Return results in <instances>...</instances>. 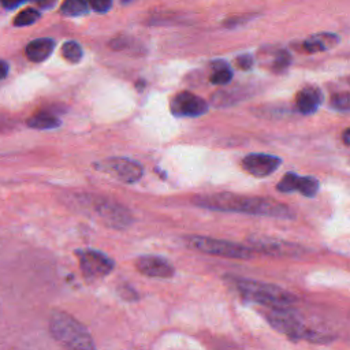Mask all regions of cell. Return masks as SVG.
Here are the masks:
<instances>
[{
    "label": "cell",
    "instance_id": "44dd1931",
    "mask_svg": "<svg viewBox=\"0 0 350 350\" xmlns=\"http://www.w3.org/2000/svg\"><path fill=\"white\" fill-rule=\"evenodd\" d=\"M40 18V14L37 10L34 8H26L23 11H21L15 19H14V25L21 27V26H27V25H33L37 19Z\"/></svg>",
    "mask_w": 350,
    "mask_h": 350
},
{
    "label": "cell",
    "instance_id": "4316f807",
    "mask_svg": "<svg viewBox=\"0 0 350 350\" xmlns=\"http://www.w3.org/2000/svg\"><path fill=\"white\" fill-rule=\"evenodd\" d=\"M120 294L123 298H126L127 301H131V299H135L137 298V293L134 290L130 288V286H123V290H120Z\"/></svg>",
    "mask_w": 350,
    "mask_h": 350
},
{
    "label": "cell",
    "instance_id": "9c48e42d",
    "mask_svg": "<svg viewBox=\"0 0 350 350\" xmlns=\"http://www.w3.org/2000/svg\"><path fill=\"white\" fill-rule=\"evenodd\" d=\"M280 157L267 153H250L242 160L243 170L256 178H265L273 174L280 167Z\"/></svg>",
    "mask_w": 350,
    "mask_h": 350
},
{
    "label": "cell",
    "instance_id": "5b68a950",
    "mask_svg": "<svg viewBox=\"0 0 350 350\" xmlns=\"http://www.w3.org/2000/svg\"><path fill=\"white\" fill-rule=\"evenodd\" d=\"M265 317L276 331L284 334L291 339H306L312 342H324L328 339L325 335L306 328L286 309H272L271 312L265 313Z\"/></svg>",
    "mask_w": 350,
    "mask_h": 350
},
{
    "label": "cell",
    "instance_id": "cb8c5ba5",
    "mask_svg": "<svg viewBox=\"0 0 350 350\" xmlns=\"http://www.w3.org/2000/svg\"><path fill=\"white\" fill-rule=\"evenodd\" d=\"M290 63H291V55H290L287 51L282 49V51H279V52L275 55V57H273L272 70H273L275 72H283V71L287 70V67L290 66Z\"/></svg>",
    "mask_w": 350,
    "mask_h": 350
},
{
    "label": "cell",
    "instance_id": "6da1fadb",
    "mask_svg": "<svg viewBox=\"0 0 350 350\" xmlns=\"http://www.w3.org/2000/svg\"><path fill=\"white\" fill-rule=\"evenodd\" d=\"M194 204L213 211L249 213L276 219H293L295 216L290 206L276 200L267 197H246L228 191L198 196L194 198Z\"/></svg>",
    "mask_w": 350,
    "mask_h": 350
},
{
    "label": "cell",
    "instance_id": "3957f363",
    "mask_svg": "<svg viewBox=\"0 0 350 350\" xmlns=\"http://www.w3.org/2000/svg\"><path fill=\"white\" fill-rule=\"evenodd\" d=\"M49 332L66 350H96L93 338L86 327L63 310L51 313Z\"/></svg>",
    "mask_w": 350,
    "mask_h": 350
},
{
    "label": "cell",
    "instance_id": "d4e9b609",
    "mask_svg": "<svg viewBox=\"0 0 350 350\" xmlns=\"http://www.w3.org/2000/svg\"><path fill=\"white\" fill-rule=\"evenodd\" d=\"M235 64H237L238 68H241V70H243V71H247V70H250V68L253 67L254 60H253L252 55L245 53V55H241V56H238V57L235 59Z\"/></svg>",
    "mask_w": 350,
    "mask_h": 350
},
{
    "label": "cell",
    "instance_id": "7c38bea8",
    "mask_svg": "<svg viewBox=\"0 0 350 350\" xmlns=\"http://www.w3.org/2000/svg\"><path fill=\"white\" fill-rule=\"evenodd\" d=\"M249 242L252 250H258L271 256H295L299 252V247L294 243L267 237H252Z\"/></svg>",
    "mask_w": 350,
    "mask_h": 350
},
{
    "label": "cell",
    "instance_id": "30bf717a",
    "mask_svg": "<svg viewBox=\"0 0 350 350\" xmlns=\"http://www.w3.org/2000/svg\"><path fill=\"white\" fill-rule=\"evenodd\" d=\"M135 268L145 276L149 278H172L175 273V267L172 262L161 256L145 254L135 260Z\"/></svg>",
    "mask_w": 350,
    "mask_h": 350
},
{
    "label": "cell",
    "instance_id": "2e32d148",
    "mask_svg": "<svg viewBox=\"0 0 350 350\" xmlns=\"http://www.w3.org/2000/svg\"><path fill=\"white\" fill-rule=\"evenodd\" d=\"M26 124L31 129H38V130H49V129H56L60 126V119L51 113L40 112L34 113L26 120Z\"/></svg>",
    "mask_w": 350,
    "mask_h": 350
},
{
    "label": "cell",
    "instance_id": "52a82bcc",
    "mask_svg": "<svg viewBox=\"0 0 350 350\" xmlns=\"http://www.w3.org/2000/svg\"><path fill=\"white\" fill-rule=\"evenodd\" d=\"M96 168L124 183H134L144 174L142 167L137 161L126 157H109L96 164Z\"/></svg>",
    "mask_w": 350,
    "mask_h": 350
},
{
    "label": "cell",
    "instance_id": "d6986e66",
    "mask_svg": "<svg viewBox=\"0 0 350 350\" xmlns=\"http://www.w3.org/2000/svg\"><path fill=\"white\" fill-rule=\"evenodd\" d=\"M297 190L305 197H313L319 191V180L313 176H299Z\"/></svg>",
    "mask_w": 350,
    "mask_h": 350
},
{
    "label": "cell",
    "instance_id": "8992f818",
    "mask_svg": "<svg viewBox=\"0 0 350 350\" xmlns=\"http://www.w3.org/2000/svg\"><path fill=\"white\" fill-rule=\"evenodd\" d=\"M75 257L83 276L90 280L108 276L115 268V261L104 252L96 249H77Z\"/></svg>",
    "mask_w": 350,
    "mask_h": 350
},
{
    "label": "cell",
    "instance_id": "277c9868",
    "mask_svg": "<svg viewBox=\"0 0 350 350\" xmlns=\"http://www.w3.org/2000/svg\"><path fill=\"white\" fill-rule=\"evenodd\" d=\"M185 242L190 249L217 257L235 260H249L253 257V250L250 247L230 241L216 239L204 235H189L185 238Z\"/></svg>",
    "mask_w": 350,
    "mask_h": 350
},
{
    "label": "cell",
    "instance_id": "ac0fdd59",
    "mask_svg": "<svg viewBox=\"0 0 350 350\" xmlns=\"http://www.w3.org/2000/svg\"><path fill=\"white\" fill-rule=\"evenodd\" d=\"M89 7L90 5L86 0H64L60 10L67 16H78L86 14Z\"/></svg>",
    "mask_w": 350,
    "mask_h": 350
},
{
    "label": "cell",
    "instance_id": "4fadbf2b",
    "mask_svg": "<svg viewBox=\"0 0 350 350\" xmlns=\"http://www.w3.org/2000/svg\"><path fill=\"white\" fill-rule=\"evenodd\" d=\"M323 93L320 89L308 86L299 90L295 96V105L297 109L304 115H310L317 111L320 104L323 103Z\"/></svg>",
    "mask_w": 350,
    "mask_h": 350
},
{
    "label": "cell",
    "instance_id": "f1b7e54d",
    "mask_svg": "<svg viewBox=\"0 0 350 350\" xmlns=\"http://www.w3.org/2000/svg\"><path fill=\"white\" fill-rule=\"evenodd\" d=\"M8 74V64L3 60H0V79L5 78Z\"/></svg>",
    "mask_w": 350,
    "mask_h": 350
},
{
    "label": "cell",
    "instance_id": "ba28073f",
    "mask_svg": "<svg viewBox=\"0 0 350 350\" xmlns=\"http://www.w3.org/2000/svg\"><path fill=\"white\" fill-rule=\"evenodd\" d=\"M94 211L107 226L113 228H126L133 221L131 213L115 201L98 200L94 204Z\"/></svg>",
    "mask_w": 350,
    "mask_h": 350
},
{
    "label": "cell",
    "instance_id": "1f68e13d",
    "mask_svg": "<svg viewBox=\"0 0 350 350\" xmlns=\"http://www.w3.org/2000/svg\"><path fill=\"white\" fill-rule=\"evenodd\" d=\"M36 1H42V0H36Z\"/></svg>",
    "mask_w": 350,
    "mask_h": 350
},
{
    "label": "cell",
    "instance_id": "83f0119b",
    "mask_svg": "<svg viewBox=\"0 0 350 350\" xmlns=\"http://www.w3.org/2000/svg\"><path fill=\"white\" fill-rule=\"evenodd\" d=\"M23 1H26V0H0L1 5L5 7V8H8V10H12V8L18 7V5L22 4Z\"/></svg>",
    "mask_w": 350,
    "mask_h": 350
},
{
    "label": "cell",
    "instance_id": "7a4b0ae2",
    "mask_svg": "<svg viewBox=\"0 0 350 350\" xmlns=\"http://www.w3.org/2000/svg\"><path fill=\"white\" fill-rule=\"evenodd\" d=\"M224 279L245 299L269 306L272 309H287L297 302L294 294L271 283H264L232 275H227Z\"/></svg>",
    "mask_w": 350,
    "mask_h": 350
},
{
    "label": "cell",
    "instance_id": "f546056e",
    "mask_svg": "<svg viewBox=\"0 0 350 350\" xmlns=\"http://www.w3.org/2000/svg\"><path fill=\"white\" fill-rule=\"evenodd\" d=\"M342 139H343V142H345V145H347V146H350V129H346L345 131H343V135H342Z\"/></svg>",
    "mask_w": 350,
    "mask_h": 350
},
{
    "label": "cell",
    "instance_id": "484cf974",
    "mask_svg": "<svg viewBox=\"0 0 350 350\" xmlns=\"http://www.w3.org/2000/svg\"><path fill=\"white\" fill-rule=\"evenodd\" d=\"M89 5L97 12H107L112 7V0H89Z\"/></svg>",
    "mask_w": 350,
    "mask_h": 350
},
{
    "label": "cell",
    "instance_id": "9a60e30c",
    "mask_svg": "<svg viewBox=\"0 0 350 350\" xmlns=\"http://www.w3.org/2000/svg\"><path fill=\"white\" fill-rule=\"evenodd\" d=\"M53 48H55V41L44 37V38H36L30 41L26 45L25 52L31 62H42L52 53Z\"/></svg>",
    "mask_w": 350,
    "mask_h": 350
},
{
    "label": "cell",
    "instance_id": "5bb4252c",
    "mask_svg": "<svg viewBox=\"0 0 350 350\" xmlns=\"http://www.w3.org/2000/svg\"><path fill=\"white\" fill-rule=\"evenodd\" d=\"M339 44V36L334 33H319L306 38L301 44V51L305 53H316L332 49Z\"/></svg>",
    "mask_w": 350,
    "mask_h": 350
},
{
    "label": "cell",
    "instance_id": "4dcf8cb0",
    "mask_svg": "<svg viewBox=\"0 0 350 350\" xmlns=\"http://www.w3.org/2000/svg\"><path fill=\"white\" fill-rule=\"evenodd\" d=\"M122 1H123V3H126V1H129V0H122Z\"/></svg>",
    "mask_w": 350,
    "mask_h": 350
},
{
    "label": "cell",
    "instance_id": "603a6c76",
    "mask_svg": "<svg viewBox=\"0 0 350 350\" xmlns=\"http://www.w3.org/2000/svg\"><path fill=\"white\" fill-rule=\"evenodd\" d=\"M331 107L336 111H350V92H340L331 96Z\"/></svg>",
    "mask_w": 350,
    "mask_h": 350
},
{
    "label": "cell",
    "instance_id": "8fae6325",
    "mask_svg": "<svg viewBox=\"0 0 350 350\" xmlns=\"http://www.w3.org/2000/svg\"><path fill=\"white\" fill-rule=\"evenodd\" d=\"M171 111L176 116H200L208 111V103L190 92H180L172 98Z\"/></svg>",
    "mask_w": 350,
    "mask_h": 350
},
{
    "label": "cell",
    "instance_id": "e0dca14e",
    "mask_svg": "<svg viewBox=\"0 0 350 350\" xmlns=\"http://www.w3.org/2000/svg\"><path fill=\"white\" fill-rule=\"evenodd\" d=\"M212 74H211V78L209 81L215 85H226L228 83L231 79H232V71L230 68V66L223 62V60H216L213 64H212Z\"/></svg>",
    "mask_w": 350,
    "mask_h": 350
},
{
    "label": "cell",
    "instance_id": "ffe728a7",
    "mask_svg": "<svg viewBox=\"0 0 350 350\" xmlns=\"http://www.w3.org/2000/svg\"><path fill=\"white\" fill-rule=\"evenodd\" d=\"M63 57L70 63H78L82 57V48L75 41H67L62 46Z\"/></svg>",
    "mask_w": 350,
    "mask_h": 350
},
{
    "label": "cell",
    "instance_id": "7402d4cb",
    "mask_svg": "<svg viewBox=\"0 0 350 350\" xmlns=\"http://www.w3.org/2000/svg\"><path fill=\"white\" fill-rule=\"evenodd\" d=\"M298 178L299 175L294 174V172H287L276 185V189L280 193H291L297 190V183H298Z\"/></svg>",
    "mask_w": 350,
    "mask_h": 350
}]
</instances>
